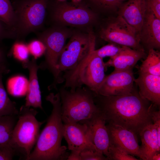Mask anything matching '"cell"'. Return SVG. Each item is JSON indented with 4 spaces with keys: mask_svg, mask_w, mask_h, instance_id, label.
Segmentation results:
<instances>
[{
    "mask_svg": "<svg viewBox=\"0 0 160 160\" xmlns=\"http://www.w3.org/2000/svg\"><path fill=\"white\" fill-rule=\"evenodd\" d=\"M11 52L14 57L18 60L25 63L28 59L29 52L27 45L22 42L15 43L12 47Z\"/></svg>",
    "mask_w": 160,
    "mask_h": 160,
    "instance_id": "cell-29",
    "label": "cell"
},
{
    "mask_svg": "<svg viewBox=\"0 0 160 160\" xmlns=\"http://www.w3.org/2000/svg\"><path fill=\"white\" fill-rule=\"evenodd\" d=\"M30 53L36 59L44 54L46 47L43 43L40 40H35L30 42L28 45Z\"/></svg>",
    "mask_w": 160,
    "mask_h": 160,
    "instance_id": "cell-30",
    "label": "cell"
},
{
    "mask_svg": "<svg viewBox=\"0 0 160 160\" xmlns=\"http://www.w3.org/2000/svg\"><path fill=\"white\" fill-rule=\"evenodd\" d=\"M0 20L15 32L16 18L9 0H0Z\"/></svg>",
    "mask_w": 160,
    "mask_h": 160,
    "instance_id": "cell-25",
    "label": "cell"
},
{
    "mask_svg": "<svg viewBox=\"0 0 160 160\" xmlns=\"http://www.w3.org/2000/svg\"><path fill=\"white\" fill-rule=\"evenodd\" d=\"M125 47L113 43H109L97 49H95L94 52L97 55L103 59L106 57L112 58L121 52Z\"/></svg>",
    "mask_w": 160,
    "mask_h": 160,
    "instance_id": "cell-26",
    "label": "cell"
},
{
    "mask_svg": "<svg viewBox=\"0 0 160 160\" xmlns=\"http://www.w3.org/2000/svg\"><path fill=\"white\" fill-rule=\"evenodd\" d=\"M16 116H0V145H10L16 150L12 139L13 130L16 123Z\"/></svg>",
    "mask_w": 160,
    "mask_h": 160,
    "instance_id": "cell-22",
    "label": "cell"
},
{
    "mask_svg": "<svg viewBox=\"0 0 160 160\" xmlns=\"http://www.w3.org/2000/svg\"><path fill=\"white\" fill-rule=\"evenodd\" d=\"M35 109L22 106L18 114V120L13 128L12 143L17 150H20L27 159L35 145L40 134L41 126L45 121H39L36 118Z\"/></svg>",
    "mask_w": 160,
    "mask_h": 160,
    "instance_id": "cell-5",
    "label": "cell"
},
{
    "mask_svg": "<svg viewBox=\"0 0 160 160\" xmlns=\"http://www.w3.org/2000/svg\"><path fill=\"white\" fill-rule=\"evenodd\" d=\"M66 0H57L58 1L60 2H62L65 1Z\"/></svg>",
    "mask_w": 160,
    "mask_h": 160,
    "instance_id": "cell-40",
    "label": "cell"
},
{
    "mask_svg": "<svg viewBox=\"0 0 160 160\" xmlns=\"http://www.w3.org/2000/svg\"><path fill=\"white\" fill-rule=\"evenodd\" d=\"M59 92L64 124L80 122L100 111L94 102L95 93L87 87L68 90L63 87Z\"/></svg>",
    "mask_w": 160,
    "mask_h": 160,
    "instance_id": "cell-3",
    "label": "cell"
},
{
    "mask_svg": "<svg viewBox=\"0 0 160 160\" xmlns=\"http://www.w3.org/2000/svg\"><path fill=\"white\" fill-rule=\"evenodd\" d=\"M110 143L124 149L129 154L145 160L139 145L137 135L121 127L108 123L106 125Z\"/></svg>",
    "mask_w": 160,
    "mask_h": 160,
    "instance_id": "cell-13",
    "label": "cell"
},
{
    "mask_svg": "<svg viewBox=\"0 0 160 160\" xmlns=\"http://www.w3.org/2000/svg\"><path fill=\"white\" fill-rule=\"evenodd\" d=\"M106 122L100 111L90 118L79 123L86 125L92 143L108 160L110 140Z\"/></svg>",
    "mask_w": 160,
    "mask_h": 160,
    "instance_id": "cell-12",
    "label": "cell"
},
{
    "mask_svg": "<svg viewBox=\"0 0 160 160\" xmlns=\"http://www.w3.org/2000/svg\"><path fill=\"white\" fill-rule=\"evenodd\" d=\"M5 55L4 51L3 49L0 47V66L4 64Z\"/></svg>",
    "mask_w": 160,
    "mask_h": 160,
    "instance_id": "cell-37",
    "label": "cell"
},
{
    "mask_svg": "<svg viewBox=\"0 0 160 160\" xmlns=\"http://www.w3.org/2000/svg\"><path fill=\"white\" fill-rule=\"evenodd\" d=\"M152 119L155 125L159 139L160 140V111H152L151 113Z\"/></svg>",
    "mask_w": 160,
    "mask_h": 160,
    "instance_id": "cell-35",
    "label": "cell"
},
{
    "mask_svg": "<svg viewBox=\"0 0 160 160\" xmlns=\"http://www.w3.org/2000/svg\"><path fill=\"white\" fill-rule=\"evenodd\" d=\"M63 137L67 142L68 149L71 151L81 152L86 149L98 151L92 143L84 124H64Z\"/></svg>",
    "mask_w": 160,
    "mask_h": 160,
    "instance_id": "cell-14",
    "label": "cell"
},
{
    "mask_svg": "<svg viewBox=\"0 0 160 160\" xmlns=\"http://www.w3.org/2000/svg\"><path fill=\"white\" fill-rule=\"evenodd\" d=\"M72 33L68 29L55 27L39 35V40L43 43L46 48L44 66L52 73L54 78V83L51 86V88L55 87L57 84L63 81L58 68V62L65 41Z\"/></svg>",
    "mask_w": 160,
    "mask_h": 160,
    "instance_id": "cell-8",
    "label": "cell"
},
{
    "mask_svg": "<svg viewBox=\"0 0 160 160\" xmlns=\"http://www.w3.org/2000/svg\"><path fill=\"white\" fill-rule=\"evenodd\" d=\"M139 72L160 76V52L151 49L140 67Z\"/></svg>",
    "mask_w": 160,
    "mask_h": 160,
    "instance_id": "cell-23",
    "label": "cell"
},
{
    "mask_svg": "<svg viewBox=\"0 0 160 160\" xmlns=\"http://www.w3.org/2000/svg\"><path fill=\"white\" fill-rule=\"evenodd\" d=\"M145 51L133 49L127 47L118 55L110 58L104 63L105 69L108 67H113L114 70H124L132 69L137 62L145 57Z\"/></svg>",
    "mask_w": 160,
    "mask_h": 160,
    "instance_id": "cell-19",
    "label": "cell"
},
{
    "mask_svg": "<svg viewBox=\"0 0 160 160\" xmlns=\"http://www.w3.org/2000/svg\"><path fill=\"white\" fill-rule=\"evenodd\" d=\"M118 13L139 35L146 7L145 0H128L119 8Z\"/></svg>",
    "mask_w": 160,
    "mask_h": 160,
    "instance_id": "cell-16",
    "label": "cell"
},
{
    "mask_svg": "<svg viewBox=\"0 0 160 160\" xmlns=\"http://www.w3.org/2000/svg\"><path fill=\"white\" fill-rule=\"evenodd\" d=\"M95 7L104 11H114L123 3L125 0H88Z\"/></svg>",
    "mask_w": 160,
    "mask_h": 160,
    "instance_id": "cell-28",
    "label": "cell"
},
{
    "mask_svg": "<svg viewBox=\"0 0 160 160\" xmlns=\"http://www.w3.org/2000/svg\"><path fill=\"white\" fill-rule=\"evenodd\" d=\"M81 160H108L103 154L97 150L86 149L82 151L80 154Z\"/></svg>",
    "mask_w": 160,
    "mask_h": 160,
    "instance_id": "cell-31",
    "label": "cell"
},
{
    "mask_svg": "<svg viewBox=\"0 0 160 160\" xmlns=\"http://www.w3.org/2000/svg\"><path fill=\"white\" fill-rule=\"evenodd\" d=\"M145 3L146 9L160 19V1L158 0H145Z\"/></svg>",
    "mask_w": 160,
    "mask_h": 160,
    "instance_id": "cell-34",
    "label": "cell"
},
{
    "mask_svg": "<svg viewBox=\"0 0 160 160\" xmlns=\"http://www.w3.org/2000/svg\"><path fill=\"white\" fill-rule=\"evenodd\" d=\"M28 80L22 76H17L8 81L7 88L9 93L15 97H21L26 95L28 89Z\"/></svg>",
    "mask_w": 160,
    "mask_h": 160,
    "instance_id": "cell-24",
    "label": "cell"
},
{
    "mask_svg": "<svg viewBox=\"0 0 160 160\" xmlns=\"http://www.w3.org/2000/svg\"><path fill=\"white\" fill-rule=\"evenodd\" d=\"M52 15L53 20L59 24L80 27L92 25L97 18L96 14L86 6L65 1L55 5Z\"/></svg>",
    "mask_w": 160,
    "mask_h": 160,
    "instance_id": "cell-10",
    "label": "cell"
},
{
    "mask_svg": "<svg viewBox=\"0 0 160 160\" xmlns=\"http://www.w3.org/2000/svg\"><path fill=\"white\" fill-rule=\"evenodd\" d=\"M134 82L138 86L139 93L142 97L159 106L160 76L139 72Z\"/></svg>",
    "mask_w": 160,
    "mask_h": 160,
    "instance_id": "cell-17",
    "label": "cell"
},
{
    "mask_svg": "<svg viewBox=\"0 0 160 160\" xmlns=\"http://www.w3.org/2000/svg\"><path fill=\"white\" fill-rule=\"evenodd\" d=\"M71 151V153L67 157V160H81L80 156V152L75 151Z\"/></svg>",
    "mask_w": 160,
    "mask_h": 160,
    "instance_id": "cell-36",
    "label": "cell"
},
{
    "mask_svg": "<svg viewBox=\"0 0 160 160\" xmlns=\"http://www.w3.org/2000/svg\"><path fill=\"white\" fill-rule=\"evenodd\" d=\"M99 35L101 39L109 43L145 51L140 44L139 35L120 15L108 19L100 29Z\"/></svg>",
    "mask_w": 160,
    "mask_h": 160,
    "instance_id": "cell-9",
    "label": "cell"
},
{
    "mask_svg": "<svg viewBox=\"0 0 160 160\" xmlns=\"http://www.w3.org/2000/svg\"><path fill=\"white\" fill-rule=\"evenodd\" d=\"M7 71L4 64L0 66V116H16L19 112L15 103L9 98L3 84L2 75Z\"/></svg>",
    "mask_w": 160,
    "mask_h": 160,
    "instance_id": "cell-21",
    "label": "cell"
},
{
    "mask_svg": "<svg viewBox=\"0 0 160 160\" xmlns=\"http://www.w3.org/2000/svg\"><path fill=\"white\" fill-rule=\"evenodd\" d=\"M70 37L59 58L57 67L61 73L76 68L95 49V37L91 30L87 33L74 32Z\"/></svg>",
    "mask_w": 160,
    "mask_h": 160,
    "instance_id": "cell-6",
    "label": "cell"
},
{
    "mask_svg": "<svg viewBox=\"0 0 160 160\" xmlns=\"http://www.w3.org/2000/svg\"><path fill=\"white\" fill-rule=\"evenodd\" d=\"M15 37L14 31L0 20V42L4 39Z\"/></svg>",
    "mask_w": 160,
    "mask_h": 160,
    "instance_id": "cell-32",
    "label": "cell"
},
{
    "mask_svg": "<svg viewBox=\"0 0 160 160\" xmlns=\"http://www.w3.org/2000/svg\"><path fill=\"white\" fill-rule=\"evenodd\" d=\"M48 0H19L13 7L16 18V37L37 31L44 21Z\"/></svg>",
    "mask_w": 160,
    "mask_h": 160,
    "instance_id": "cell-7",
    "label": "cell"
},
{
    "mask_svg": "<svg viewBox=\"0 0 160 160\" xmlns=\"http://www.w3.org/2000/svg\"><path fill=\"white\" fill-rule=\"evenodd\" d=\"M158 0L159 1H160V0Z\"/></svg>",
    "mask_w": 160,
    "mask_h": 160,
    "instance_id": "cell-41",
    "label": "cell"
},
{
    "mask_svg": "<svg viewBox=\"0 0 160 160\" xmlns=\"http://www.w3.org/2000/svg\"><path fill=\"white\" fill-rule=\"evenodd\" d=\"M22 63L23 67L27 68L29 72L28 89L25 105L42 109L41 93L37 77V71L40 66L37 65L34 58Z\"/></svg>",
    "mask_w": 160,
    "mask_h": 160,
    "instance_id": "cell-18",
    "label": "cell"
},
{
    "mask_svg": "<svg viewBox=\"0 0 160 160\" xmlns=\"http://www.w3.org/2000/svg\"><path fill=\"white\" fill-rule=\"evenodd\" d=\"M142 144L141 150L145 160H151L153 155L160 151V140L156 127L153 123L144 127L139 134Z\"/></svg>",
    "mask_w": 160,
    "mask_h": 160,
    "instance_id": "cell-20",
    "label": "cell"
},
{
    "mask_svg": "<svg viewBox=\"0 0 160 160\" xmlns=\"http://www.w3.org/2000/svg\"><path fill=\"white\" fill-rule=\"evenodd\" d=\"M108 160H137L134 156L128 153L123 149L110 143L108 148Z\"/></svg>",
    "mask_w": 160,
    "mask_h": 160,
    "instance_id": "cell-27",
    "label": "cell"
},
{
    "mask_svg": "<svg viewBox=\"0 0 160 160\" xmlns=\"http://www.w3.org/2000/svg\"><path fill=\"white\" fill-rule=\"evenodd\" d=\"M94 102L106 122L133 131L137 135L153 123V110L148 101L135 90L122 96H105L95 94Z\"/></svg>",
    "mask_w": 160,
    "mask_h": 160,
    "instance_id": "cell-1",
    "label": "cell"
},
{
    "mask_svg": "<svg viewBox=\"0 0 160 160\" xmlns=\"http://www.w3.org/2000/svg\"><path fill=\"white\" fill-rule=\"evenodd\" d=\"M160 152H157L155 153L152 157L151 160H160Z\"/></svg>",
    "mask_w": 160,
    "mask_h": 160,
    "instance_id": "cell-38",
    "label": "cell"
},
{
    "mask_svg": "<svg viewBox=\"0 0 160 160\" xmlns=\"http://www.w3.org/2000/svg\"><path fill=\"white\" fill-rule=\"evenodd\" d=\"M15 154V151L11 146L0 145V160H12Z\"/></svg>",
    "mask_w": 160,
    "mask_h": 160,
    "instance_id": "cell-33",
    "label": "cell"
},
{
    "mask_svg": "<svg viewBox=\"0 0 160 160\" xmlns=\"http://www.w3.org/2000/svg\"><path fill=\"white\" fill-rule=\"evenodd\" d=\"M94 49L74 69L65 72L63 77L64 87L74 90L84 85L95 94L104 80L106 70L103 59L97 55Z\"/></svg>",
    "mask_w": 160,
    "mask_h": 160,
    "instance_id": "cell-4",
    "label": "cell"
},
{
    "mask_svg": "<svg viewBox=\"0 0 160 160\" xmlns=\"http://www.w3.org/2000/svg\"><path fill=\"white\" fill-rule=\"evenodd\" d=\"M135 79L132 69L114 70L106 76L96 94L112 96L129 94L134 90Z\"/></svg>",
    "mask_w": 160,
    "mask_h": 160,
    "instance_id": "cell-11",
    "label": "cell"
},
{
    "mask_svg": "<svg viewBox=\"0 0 160 160\" xmlns=\"http://www.w3.org/2000/svg\"><path fill=\"white\" fill-rule=\"evenodd\" d=\"M74 3H77L81 1L82 0H71Z\"/></svg>",
    "mask_w": 160,
    "mask_h": 160,
    "instance_id": "cell-39",
    "label": "cell"
},
{
    "mask_svg": "<svg viewBox=\"0 0 160 160\" xmlns=\"http://www.w3.org/2000/svg\"><path fill=\"white\" fill-rule=\"evenodd\" d=\"M46 99L52 106L51 113L27 160H60L65 157L66 147L61 145L63 124L59 92L51 93Z\"/></svg>",
    "mask_w": 160,
    "mask_h": 160,
    "instance_id": "cell-2",
    "label": "cell"
},
{
    "mask_svg": "<svg viewBox=\"0 0 160 160\" xmlns=\"http://www.w3.org/2000/svg\"><path fill=\"white\" fill-rule=\"evenodd\" d=\"M139 35L140 42L148 50L160 48V19L147 9Z\"/></svg>",
    "mask_w": 160,
    "mask_h": 160,
    "instance_id": "cell-15",
    "label": "cell"
}]
</instances>
